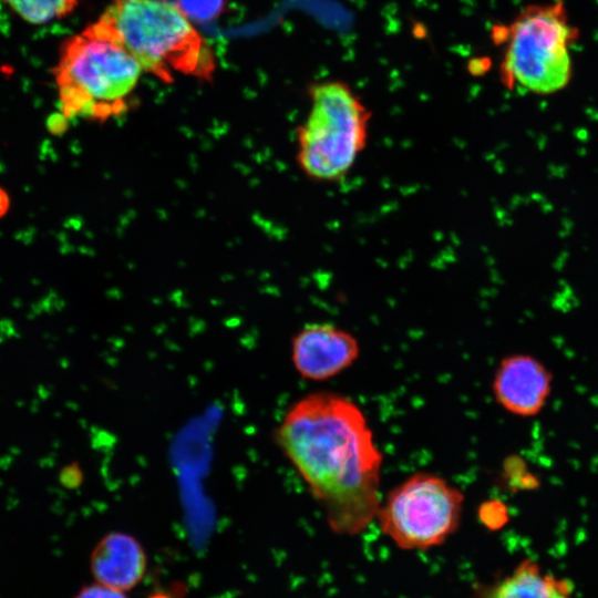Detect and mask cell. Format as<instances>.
<instances>
[{
    "label": "cell",
    "instance_id": "obj_1",
    "mask_svg": "<svg viewBox=\"0 0 598 598\" xmlns=\"http://www.w3.org/2000/svg\"><path fill=\"white\" fill-rule=\"evenodd\" d=\"M276 439L332 532L353 536L375 519L383 456L351 399L328 391L302 396L283 415Z\"/></svg>",
    "mask_w": 598,
    "mask_h": 598
},
{
    "label": "cell",
    "instance_id": "obj_2",
    "mask_svg": "<svg viewBox=\"0 0 598 598\" xmlns=\"http://www.w3.org/2000/svg\"><path fill=\"white\" fill-rule=\"evenodd\" d=\"M100 28L116 40L142 70L169 83L176 74L212 80L214 51L190 20L166 0H112Z\"/></svg>",
    "mask_w": 598,
    "mask_h": 598
},
{
    "label": "cell",
    "instance_id": "obj_3",
    "mask_svg": "<svg viewBox=\"0 0 598 598\" xmlns=\"http://www.w3.org/2000/svg\"><path fill=\"white\" fill-rule=\"evenodd\" d=\"M138 62L94 22L61 44L53 69L61 115L106 121L127 110Z\"/></svg>",
    "mask_w": 598,
    "mask_h": 598
},
{
    "label": "cell",
    "instance_id": "obj_4",
    "mask_svg": "<svg viewBox=\"0 0 598 598\" xmlns=\"http://www.w3.org/2000/svg\"><path fill=\"white\" fill-rule=\"evenodd\" d=\"M307 93L309 111L296 131L297 164L315 182H340L367 147L372 114L342 80H317Z\"/></svg>",
    "mask_w": 598,
    "mask_h": 598
},
{
    "label": "cell",
    "instance_id": "obj_5",
    "mask_svg": "<svg viewBox=\"0 0 598 598\" xmlns=\"http://www.w3.org/2000/svg\"><path fill=\"white\" fill-rule=\"evenodd\" d=\"M501 29L505 42L501 75L508 86L549 94L567 85L576 32L561 2L526 8Z\"/></svg>",
    "mask_w": 598,
    "mask_h": 598
},
{
    "label": "cell",
    "instance_id": "obj_6",
    "mask_svg": "<svg viewBox=\"0 0 598 598\" xmlns=\"http://www.w3.org/2000/svg\"><path fill=\"white\" fill-rule=\"evenodd\" d=\"M464 498L463 492L444 477L416 472L388 492L375 518L399 548L429 549L456 532Z\"/></svg>",
    "mask_w": 598,
    "mask_h": 598
},
{
    "label": "cell",
    "instance_id": "obj_7",
    "mask_svg": "<svg viewBox=\"0 0 598 598\" xmlns=\"http://www.w3.org/2000/svg\"><path fill=\"white\" fill-rule=\"evenodd\" d=\"M359 354L357 338L328 322L306 324L291 341L292 364L301 378L310 381H326L340 374Z\"/></svg>",
    "mask_w": 598,
    "mask_h": 598
},
{
    "label": "cell",
    "instance_id": "obj_8",
    "mask_svg": "<svg viewBox=\"0 0 598 598\" xmlns=\"http://www.w3.org/2000/svg\"><path fill=\"white\" fill-rule=\"evenodd\" d=\"M553 375L536 358L512 354L502 359L492 383L496 402L518 416L537 415L551 392Z\"/></svg>",
    "mask_w": 598,
    "mask_h": 598
},
{
    "label": "cell",
    "instance_id": "obj_9",
    "mask_svg": "<svg viewBox=\"0 0 598 598\" xmlns=\"http://www.w3.org/2000/svg\"><path fill=\"white\" fill-rule=\"evenodd\" d=\"M147 566L141 543L124 532L103 536L92 550L90 567L95 581L126 591L143 579Z\"/></svg>",
    "mask_w": 598,
    "mask_h": 598
},
{
    "label": "cell",
    "instance_id": "obj_10",
    "mask_svg": "<svg viewBox=\"0 0 598 598\" xmlns=\"http://www.w3.org/2000/svg\"><path fill=\"white\" fill-rule=\"evenodd\" d=\"M481 598H574L573 586L540 570L532 559L522 560L511 575L484 587Z\"/></svg>",
    "mask_w": 598,
    "mask_h": 598
},
{
    "label": "cell",
    "instance_id": "obj_11",
    "mask_svg": "<svg viewBox=\"0 0 598 598\" xmlns=\"http://www.w3.org/2000/svg\"><path fill=\"white\" fill-rule=\"evenodd\" d=\"M18 17L39 25L72 13L81 0H2Z\"/></svg>",
    "mask_w": 598,
    "mask_h": 598
},
{
    "label": "cell",
    "instance_id": "obj_12",
    "mask_svg": "<svg viewBox=\"0 0 598 598\" xmlns=\"http://www.w3.org/2000/svg\"><path fill=\"white\" fill-rule=\"evenodd\" d=\"M175 4L188 20L209 22L223 13L226 0H175Z\"/></svg>",
    "mask_w": 598,
    "mask_h": 598
},
{
    "label": "cell",
    "instance_id": "obj_13",
    "mask_svg": "<svg viewBox=\"0 0 598 598\" xmlns=\"http://www.w3.org/2000/svg\"><path fill=\"white\" fill-rule=\"evenodd\" d=\"M505 468L514 487L518 489H534L538 487L537 477L527 470L526 464L519 457H511Z\"/></svg>",
    "mask_w": 598,
    "mask_h": 598
},
{
    "label": "cell",
    "instance_id": "obj_14",
    "mask_svg": "<svg viewBox=\"0 0 598 598\" xmlns=\"http://www.w3.org/2000/svg\"><path fill=\"white\" fill-rule=\"evenodd\" d=\"M480 516L487 527L496 529L507 523L508 511L502 502L493 499L483 504Z\"/></svg>",
    "mask_w": 598,
    "mask_h": 598
},
{
    "label": "cell",
    "instance_id": "obj_15",
    "mask_svg": "<svg viewBox=\"0 0 598 598\" xmlns=\"http://www.w3.org/2000/svg\"><path fill=\"white\" fill-rule=\"evenodd\" d=\"M74 598H127V596L125 591L94 581L84 586Z\"/></svg>",
    "mask_w": 598,
    "mask_h": 598
},
{
    "label": "cell",
    "instance_id": "obj_16",
    "mask_svg": "<svg viewBox=\"0 0 598 598\" xmlns=\"http://www.w3.org/2000/svg\"><path fill=\"white\" fill-rule=\"evenodd\" d=\"M59 477L62 485L68 488H74L81 482V472L75 464H72L63 468Z\"/></svg>",
    "mask_w": 598,
    "mask_h": 598
},
{
    "label": "cell",
    "instance_id": "obj_17",
    "mask_svg": "<svg viewBox=\"0 0 598 598\" xmlns=\"http://www.w3.org/2000/svg\"><path fill=\"white\" fill-rule=\"evenodd\" d=\"M10 197L7 190L0 187V218H2L10 208Z\"/></svg>",
    "mask_w": 598,
    "mask_h": 598
},
{
    "label": "cell",
    "instance_id": "obj_18",
    "mask_svg": "<svg viewBox=\"0 0 598 598\" xmlns=\"http://www.w3.org/2000/svg\"><path fill=\"white\" fill-rule=\"evenodd\" d=\"M148 598H172L171 596L162 592L153 594Z\"/></svg>",
    "mask_w": 598,
    "mask_h": 598
}]
</instances>
